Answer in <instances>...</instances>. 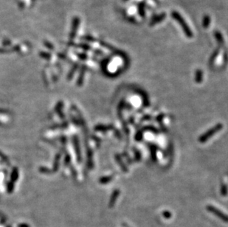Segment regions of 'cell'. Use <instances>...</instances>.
<instances>
[{
  "mask_svg": "<svg viewBox=\"0 0 228 227\" xmlns=\"http://www.w3.org/2000/svg\"><path fill=\"white\" fill-rule=\"evenodd\" d=\"M119 194H120L119 189H116V190H114V193H113V195H112V198H111L110 206H112V205L114 204V202H115L117 198H118V196H119Z\"/></svg>",
  "mask_w": 228,
  "mask_h": 227,
  "instance_id": "30bf717a",
  "label": "cell"
},
{
  "mask_svg": "<svg viewBox=\"0 0 228 227\" xmlns=\"http://www.w3.org/2000/svg\"><path fill=\"white\" fill-rule=\"evenodd\" d=\"M166 17V14L165 13H163L158 16H155L151 19V21L150 22V26H153L154 24H157V23L161 22L165 19V18Z\"/></svg>",
  "mask_w": 228,
  "mask_h": 227,
  "instance_id": "5b68a950",
  "label": "cell"
},
{
  "mask_svg": "<svg viewBox=\"0 0 228 227\" xmlns=\"http://www.w3.org/2000/svg\"><path fill=\"white\" fill-rule=\"evenodd\" d=\"M214 35H215V38H216L217 42L219 43V44L220 46H222L224 45V38H223V36H222V35L221 34V33L219 31H217V30H216L214 33Z\"/></svg>",
  "mask_w": 228,
  "mask_h": 227,
  "instance_id": "8992f818",
  "label": "cell"
},
{
  "mask_svg": "<svg viewBox=\"0 0 228 227\" xmlns=\"http://www.w3.org/2000/svg\"><path fill=\"white\" fill-rule=\"evenodd\" d=\"M79 23H80V19H79V18L75 17L73 21V26H72L71 33H70V35H69L71 39L74 38L75 35H76L77 30H78V28Z\"/></svg>",
  "mask_w": 228,
  "mask_h": 227,
  "instance_id": "277c9868",
  "label": "cell"
},
{
  "mask_svg": "<svg viewBox=\"0 0 228 227\" xmlns=\"http://www.w3.org/2000/svg\"><path fill=\"white\" fill-rule=\"evenodd\" d=\"M211 24V18L209 16L206 15L203 18V21H202V25L204 28H207Z\"/></svg>",
  "mask_w": 228,
  "mask_h": 227,
  "instance_id": "9c48e42d",
  "label": "cell"
},
{
  "mask_svg": "<svg viewBox=\"0 0 228 227\" xmlns=\"http://www.w3.org/2000/svg\"><path fill=\"white\" fill-rule=\"evenodd\" d=\"M145 5L144 2H142L138 5V13H139V15L142 17L145 16Z\"/></svg>",
  "mask_w": 228,
  "mask_h": 227,
  "instance_id": "52a82bcc",
  "label": "cell"
},
{
  "mask_svg": "<svg viewBox=\"0 0 228 227\" xmlns=\"http://www.w3.org/2000/svg\"><path fill=\"white\" fill-rule=\"evenodd\" d=\"M171 16L173 17L179 24H180L181 27L182 28L183 31H184L186 36L190 38H192V37H193V33H192L191 30L190 29V27H188V24H187V23L185 22V21L184 20V19H183L182 16H181L178 12L173 11L171 13Z\"/></svg>",
  "mask_w": 228,
  "mask_h": 227,
  "instance_id": "6da1fadb",
  "label": "cell"
},
{
  "mask_svg": "<svg viewBox=\"0 0 228 227\" xmlns=\"http://www.w3.org/2000/svg\"><path fill=\"white\" fill-rule=\"evenodd\" d=\"M227 187L225 185H223L222 186V188H221V193H222V196H226L227 194Z\"/></svg>",
  "mask_w": 228,
  "mask_h": 227,
  "instance_id": "7c38bea8",
  "label": "cell"
},
{
  "mask_svg": "<svg viewBox=\"0 0 228 227\" xmlns=\"http://www.w3.org/2000/svg\"><path fill=\"white\" fill-rule=\"evenodd\" d=\"M207 210L209 211V212H212V213L216 214V216H218L219 218L223 220V221H225V222H228V217H227V216L225 214H224L222 212H221L220 210H219L218 209H216V207H214L213 206H211V205H209V206L207 207Z\"/></svg>",
  "mask_w": 228,
  "mask_h": 227,
  "instance_id": "3957f363",
  "label": "cell"
},
{
  "mask_svg": "<svg viewBox=\"0 0 228 227\" xmlns=\"http://www.w3.org/2000/svg\"><path fill=\"white\" fill-rule=\"evenodd\" d=\"M202 78H203V74H202V71L201 69H198L196 71V83H201L202 81Z\"/></svg>",
  "mask_w": 228,
  "mask_h": 227,
  "instance_id": "ba28073f",
  "label": "cell"
},
{
  "mask_svg": "<svg viewBox=\"0 0 228 227\" xmlns=\"http://www.w3.org/2000/svg\"><path fill=\"white\" fill-rule=\"evenodd\" d=\"M78 56L80 57V58H87V56L84 54H78Z\"/></svg>",
  "mask_w": 228,
  "mask_h": 227,
  "instance_id": "ac0fdd59",
  "label": "cell"
},
{
  "mask_svg": "<svg viewBox=\"0 0 228 227\" xmlns=\"http://www.w3.org/2000/svg\"><path fill=\"white\" fill-rule=\"evenodd\" d=\"M117 159H118V163L120 164V167H121V168L123 169V170L125 171V172H127V169H126V167H125V166L124 165V164L122 163V162H121V161H120V157H119V156H118V157H117Z\"/></svg>",
  "mask_w": 228,
  "mask_h": 227,
  "instance_id": "4fadbf2b",
  "label": "cell"
},
{
  "mask_svg": "<svg viewBox=\"0 0 228 227\" xmlns=\"http://www.w3.org/2000/svg\"><path fill=\"white\" fill-rule=\"evenodd\" d=\"M45 46H47V47L49 48V49H53V45H52V44H50V43H48V42H46L45 43Z\"/></svg>",
  "mask_w": 228,
  "mask_h": 227,
  "instance_id": "e0dca14e",
  "label": "cell"
},
{
  "mask_svg": "<svg viewBox=\"0 0 228 227\" xmlns=\"http://www.w3.org/2000/svg\"><path fill=\"white\" fill-rule=\"evenodd\" d=\"M222 127H223V126H222V124H220V123L216 125V126L213 127V128H212L210 130H208L207 132H205V133L203 134L201 136V137L199 138V141L202 143L205 142L206 141H207L211 137H213V135L216 134L217 132L219 131V130L222 128Z\"/></svg>",
  "mask_w": 228,
  "mask_h": 227,
  "instance_id": "7a4b0ae2",
  "label": "cell"
},
{
  "mask_svg": "<svg viewBox=\"0 0 228 227\" xmlns=\"http://www.w3.org/2000/svg\"><path fill=\"white\" fill-rule=\"evenodd\" d=\"M112 178V176H109V177H107V178H104L103 181H101V182H103V183H105V182H107V181H111Z\"/></svg>",
  "mask_w": 228,
  "mask_h": 227,
  "instance_id": "5bb4252c",
  "label": "cell"
},
{
  "mask_svg": "<svg viewBox=\"0 0 228 227\" xmlns=\"http://www.w3.org/2000/svg\"><path fill=\"white\" fill-rule=\"evenodd\" d=\"M84 39H86V40H88V41H91V42L95 41V39L94 38H92V37H91V36H86L85 38H84Z\"/></svg>",
  "mask_w": 228,
  "mask_h": 227,
  "instance_id": "2e32d148",
  "label": "cell"
},
{
  "mask_svg": "<svg viewBox=\"0 0 228 227\" xmlns=\"http://www.w3.org/2000/svg\"><path fill=\"white\" fill-rule=\"evenodd\" d=\"M219 53V49H216V50L214 51V53H213V55H211V59H210V64L211 65H212V64H213V62L215 61V60H216V58H217V56H218Z\"/></svg>",
  "mask_w": 228,
  "mask_h": 227,
  "instance_id": "8fae6325",
  "label": "cell"
},
{
  "mask_svg": "<svg viewBox=\"0 0 228 227\" xmlns=\"http://www.w3.org/2000/svg\"><path fill=\"white\" fill-rule=\"evenodd\" d=\"M124 1H127V0H124Z\"/></svg>",
  "mask_w": 228,
  "mask_h": 227,
  "instance_id": "d6986e66",
  "label": "cell"
},
{
  "mask_svg": "<svg viewBox=\"0 0 228 227\" xmlns=\"http://www.w3.org/2000/svg\"><path fill=\"white\" fill-rule=\"evenodd\" d=\"M41 55H42V56L44 57L45 58H50V54H48V53H41Z\"/></svg>",
  "mask_w": 228,
  "mask_h": 227,
  "instance_id": "9a60e30c",
  "label": "cell"
}]
</instances>
